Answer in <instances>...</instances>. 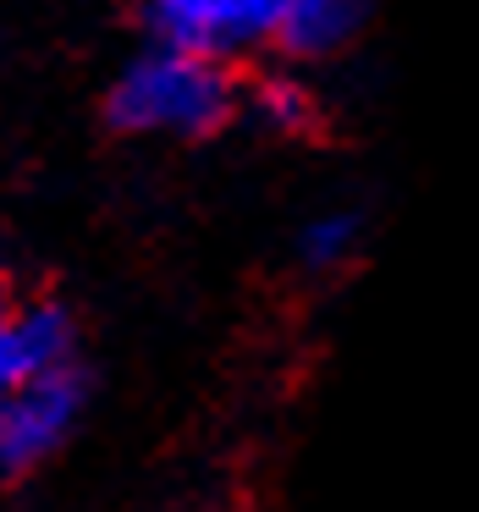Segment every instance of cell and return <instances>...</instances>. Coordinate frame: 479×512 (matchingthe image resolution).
I'll return each instance as SVG.
<instances>
[{
  "mask_svg": "<svg viewBox=\"0 0 479 512\" xmlns=\"http://www.w3.org/2000/svg\"><path fill=\"white\" fill-rule=\"evenodd\" d=\"M232 111L237 83L226 61L177 45H149L133 56L105 100L111 127L127 138H210L232 122Z\"/></svg>",
  "mask_w": 479,
  "mask_h": 512,
  "instance_id": "6da1fadb",
  "label": "cell"
},
{
  "mask_svg": "<svg viewBox=\"0 0 479 512\" xmlns=\"http://www.w3.org/2000/svg\"><path fill=\"white\" fill-rule=\"evenodd\" d=\"M83 397H89V386H83L78 364L50 369L28 386L6 391L0 397V468L23 474V468H39L45 457H56L83 413Z\"/></svg>",
  "mask_w": 479,
  "mask_h": 512,
  "instance_id": "7a4b0ae2",
  "label": "cell"
},
{
  "mask_svg": "<svg viewBox=\"0 0 479 512\" xmlns=\"http://www.w3.org/2000/svg\"><path fill=\"white\" fill-rule=\"evenodd\" d=\"M67 364H78V325H72V314L56 298L12 303V314L0 320V397Z\"/></svg>",
  "mask_w": 479,
  "mask_h": 512,
  "instance_id": "3957f363",
  "label": "cell"
},
{
  "mask_svg": "<svg viewBox=\"0 0 479 512\" xmlns=\"http://www.w3.org/2000/svg\"><path fill=\"white\" fill-rule=\"evenodd\" d=\"M149 34L155 45L199 50V56H243L259 45L254 6L248 0H149Z\"/></svg>",
  "mask_w": 479,
  "mask_h": 512,
  "instance_id": "277c9868",
  "label": "cell"
},
{
  "mask_svg": "<svg viewBox=\"0 0 479 512\" xmlns=\"http://www.w3.org/2000/svg\"><path fill=\"white\" fill-rule=\"evenodd\" d=\"M375 17V0H292L276 28V50L292 67L331 61L353 45Z\"/></svg>",
  "mask_w": 479,
  "mask_h": 512,
  "instance_id": "5b68a950",
  "label": "cell"
},
{
  "mask_svg": "<svg viewBox=\"0 0 479 512\" xmlns=\"http://www.w3.org/2000/svg\"><path fill=\"white\" fill-rule=\"evenodd\" d=\"M358 248H364V215L358 210H325L298 232V259H303V270H314V276L347 270L358 259Z\"/></svg>",
  "mask_w": 479,
  "mask_h": 512,
  "instance_id": "8992f818",
  "label": "cell"
},
{
  "mask_svg": "<svg viewBox=\"0 0 479 512\" xmlns=\"http://www.w3.org/2000/svg\"><path fill=\"white\" fill-rule=\"evenodd\" d=\"M254 116L281 138H309L320 127V100L298 72H276L254 83Z\"/></svg>",
  "mask_w": 479,
  "mask_h": 512,
  "instance_id": "52a82bcc",
  "label": "cell"
}]
</instances>
